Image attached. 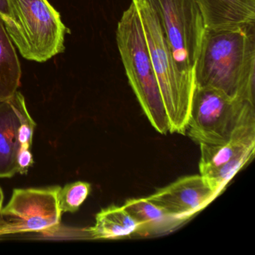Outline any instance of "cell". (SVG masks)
<instances>
[{"instance_id": "1", "label": "cell", "mask_w": 255, "mask_h": 255, "mask_svg": "<svg viewBox=\"0 0 255 255\" xmlns=\"http://www.w3.org/2000/svg\"><path fill=\"white\" fill-rule=\"evenodd\" d=\"M195 86L255 104V26L206 29L194 68Z\"/></svg>"}, {"instance_id": "2", "label": "cell", "mask_w": 255, "mask_h": 255, "mask_svg": "<svg viewBox=\"0 0 255 255\" xmlns=\"http://www.w3.org/2000/svg\"><path fill=\"white\" fill-rule=\"evenodd\" d=\"M116 41L129 86L143 112L152 127L166 135L170 132L169 122L133 0L118 23Z\"/></svg>"}, {"instance_id": "3", "label": "cell", "mask_w": 255, "mask_h": 255, "mask_svg": "<svg viewBox=\"0 0 255 255\" xmlns=\"http://www.w3.org/2000/svg\"><path fill=\"white\" fill-rule=\"evenodd\" d=\"M133 1L142 23L170 132L184 135L195 89V77L179 68L154 11L142 0Z\"/></svg>"}, {"instance_id": "4", "label": "cell", "mask_w": 255, "mask_h": 255, "mask_svg": "<svg viewBox=\"0 0 255 255\" xmlns=\"http://www.w3.org/2000/svg\"><path fill=\"white\" fill-rule=\"evenodd\" d=\"M186 131L198 144L255 138V104L195 86Z\"/></svg>"}, {"instance_id": "5", "label": "cell", "mask_w": 255, "mask_h": 255, "mask_svg": "<svg viewBox=\"0 0 255 255\" xmlns=\"http://www.w3.org/2000/svg\"><path fill=\"white\" fill-rule=\"evenodd\" d=\"M12 29L8 32L24 59L45 62L65 50L69 29L48 0H8Z\"/></svg>"}, {"instance_id": "6", "label": "cell", "mask_w": 255, "mask_h": 255, "mask_svg": "<svg viewBox=\"0 0 255 255\" xmlns=\"http://www.w3.org/2000/svg\"><path fill=\"white\" fill-rule=\"evenodd\" d=\"M154 11L180 70L194 75L205 32L197 0H142Z\"/></svg>"}, {"instance_id": "7", "label": "cell", "mask_w": 255, "mask_h": 255, "mask_svg": "<svg viewBox=\"0 0 255 255\" xmlns=\"http://www.w3.org/2000/svg\"><path fill=\"white\" fill-rule=\"evenodd\" d=\"M60 186L15 189L0 212V235L17 233L54 234L62 213L58 204Z\"/></svg>"}, {"instance_id": "8", "label": "cell", "mask_w": 255, "mask_h": 255, "mask_svg": "<svg viewBox=\"0 0 255 255\" xmlns=\"http://www.w3.org/2000/svg\"><path fill=\"white\" fill-rule=\"evenodd\" d=\"M35 128L19 91L0 101V178H9L19 172V156L31 150Z\"/></svg>"}, {"instance_id": "9", "label": "cell", "mask_w": 255, "mask_h": 255, "mask_svg": "<svg viewBox=\"0 0 255 255\" xmlns=\"http://www.w3.org/2000/svg\"><path fill=\"white\" fill-rule=\"evenodd\" d=\"M218 195L201 174L186 176L147 197L168 214L184 221L207 207Z\"/></svg>"}, {"instance_id": "10", "label": "cell", "mask_w": 255, "mask_h": 255, "mask_svg": "<svg viewBox=\"0 0 255 255\" xmlns=\"http://www.w3.org/2000/svg\"><path fill=\"white\" fill-rule=\"evenodd\" d=\"M207 30L236 31L255 26V0H197Z\"/></svg>"}, {"instance_id": "11", "label": "cell", "mask_w": 255, "mask_h": 255, "mask_svg": "<svg viewBox=\"0 0 255 255\" xmlns=\"http://www.w3.org/2000/svg\"><path fill=\"white\" fill-rule=\"evenodd\" d=\"M123 207L138 224L135 233L140 236L159 234L183 222L168 214L147 198L128 200Z\"/></svg>"}, {"instance_id": "12", "label": "cell", "mask_w": 255, "mask_h": 255, "mask_svg": "<svg viewBox=\"0 0 255 255\" xmlns=\"http://www.w3.org/2000/svg\"><path fill=\"white\" fill-rule=\"evenodd\" d=\"M138 228V224L123 206L112 205L96 215L95 225L86 232L93 239H119L135 234Z\"/></svg>"}, {"instance_id": "13", "label": "cell", "mask_w": 255, "mask_h": 255, "mask_svg": "<svg viewBox=\"0 0 255 255\" xmlns=\"http://www.w3.org/2000/svg\"><path fill=\"white\" fill-rule=\"evenodd\" d=\"M21 75L15 46L0 17V101L10 98L18 91Z\"/></svg>"}, {"instance_id": "14", "label": "cell", "mask_w": 255, "mask_h": 255, "mask_svg": "<svg viewBox=\"0 0 255 255\" xmlns=\"http://www.w3.org/2000/svg\"><path fill=\"white\" fill-rule=\"evenodd\" d=\"M200 174L228 163L243 152L255 148V138L234 139L222 144H201Z\"/></svg>"}, {"instance_id": "15", "label": "cell", "mask_w": 255, "mask_h": 255, "mask_svg": "<svg viewBox=\"0 0 255 255\" xmlns=\"http://www.w3.org/2000/svg\"><path fill=\"white\" fill-rule=\"evenodd\" d=\"M255 150V148L246 150L228 163L221 165L214 169L210 170L201 176L209 187L216 195H219L228 183L232 180L233 177L253 159Z\"/></svg>"}, {"instance_id": "16", "label": "cell", "mask_w": 255, "mask_h": 255, "mask_svg": "<svg viewBox=\"0 0 255 255\" xmlns=\"http://www.w3.org/2000/svg\"><path fill=\"white\" fill-rule=\"evenodd\" d=\"M92 191L90 183L77 181L59 188L58 204L61 213H76Z\"/></svg>"}, {"instance_id": "17", "label": "cell", "mask_w": 255, "mask_h": 255, "mask_svg": "<svg viewBox=\"0 0 255 255\" xmlns=\"http://www.w3.org/2000/svg\"><path fill=\"white\" fill-rule=\"evenodd\" d=\"M0 17L3 20L7 32H9L12 29L14 21L8 0H0Z\"/></svg>"}, {"instance_id": "18", "label": "cell", "mask_w": 255, "mask_h": 255, "mask_svg": "<svg viewBox=\"0 0 255 255\" xmlns=\"http://www.w3.org/2000/svg\"><path fill=\"white\" fill-rule=\"evenodd\" d=\"M4 201V195L3 192H2V189L0 188V212L2 209V204H3Z\"/></svg>"}]
</instances>
